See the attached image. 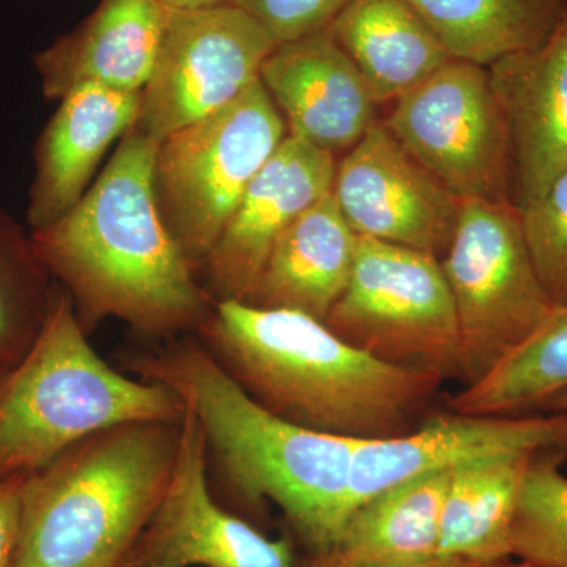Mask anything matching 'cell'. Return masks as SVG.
Segmentation results:
<instances>
[{"instance_id":"cell-1","label":"cell","mask_w":567,"mask_h":567,"mask_svg":"<svg viewBox=\"0 0 567 567\" xmlns=\"http://www.w3.org/2000/svg\"><path fill=\"white\" fill-rule=\"evenodd\" d=\"M158 145L133 126L80 203L31 230L33 251L62 282L82 324L115 317L167 336L199 330L210 316L213 305L159 212Z\"/></svg>"},{"instance_id":"cell-2","label":"cell","mask_w":567,"mask_h":567,"mask_svg":"<svg viewBox=\"0 0 567 567\" xmlns=\"http://www.w3.org/2000/svg\"><path fill=\"white\" fill-rule=\"evenodd\" d=\"M199 331L212 357L254 401L320 434H406L443 383L379 360L293 309L219 300Z\"/></svg>"},{"instance_id":"cell-3","label":"cell","mask_w":567,"mask_h":567,"mask_svg":"<svg viewBox=\"0 0 567 567\" xmlns=\"http://www.w3.org/2000/svg\"><path fill=\"white\" fill-rule=\"evenodd\" d=\"M136 371L173 388L193 410L207 457L240 498L278 506L312 557L333 547L361 440L320 434L268 412L204 347H167L137 358Z\"/></svg>"},{"instance_id":"cell-4","label":"cell","mask_w":567,"mask_h":567,"mask_svg":"<svg viewBox=\"0 0 567 567\" xmlns=\"http://www.w3.org/2000/svg\"><path fill=\"white\" fill-rule=\"evenodd\" d=\"M182 420L115 425L24 476L13 567H122L173 476Z\"/></svg>"},{"instance_id":"cell-5","label":"cell","mask_w":567,"mask_h":567,"mask_svg":"<svg viewBox=\"0 0 567 567\" xmlns=\"http://www.w3.org/2000/svg\"><path fill=\"white\" fill-rule=\"evenodd\" d=\"M183 415L173 388L128 379L92 349L73 300L55 287L39 338L0 375V477L31 475L115 425Z\"/></svg>"},{"instance_id":"cell-6","label":"cell","mask_w":567,"mask_h":567,"mask_svg":"<svg viewBox=\"0 0 567 567\" xmlns=\"http://www.w3.org/2000/svg\"><path fill=\"white\" fill-rule=\"evenodd\" d=\"M286 136L281 112L257 81L223 110L159 142L156 200L194 270L210 256L246 189Z\"/></svg>"},{"instance_id":"cell-7","label":"cell","mask_w":567,"mask_h":567,"mask_svg":"<svg viewBox=\"0 0 567 567\" xmlns=\"http://www.w3.org/2000/svg\"><path fill=\"white\" fill-rule=\"evenodd\" d=\"M456 308L462 382L483 379L550 315L554 305L529 256L511 200H462L440 259Z\"/></svg>"},{"instance_id":"cell-8","label":"cell","mask_w":567,"mask_h":567,"mask_svg":"<svg viewBox=\"0 0 567 567\" xmlns=\"http://www.w3.org/2000/svg\"><path fill=\"white\" fill-rule=\"evenodd\" d=\"M324 323L386 363L462 379L456 308L432 254L358 237L349 284Z\"/></svg>"},{"instance_id":"cell-9","label":"cell","mask_w":567,"mask_h":567,"mask_svg":"<svg viewBox=\"0 0 567 567\" xmlns=\"http://www.w3.org/2000/svg\"><path fill=\"white\" fill-rule=\"evenodd\" d=\"M383 123L457 199L513 203L509 126L486 66L451 59L394 100Z\"/></svg>"},{"instance_id":"cell-10","label":"cell","mask_w":567,"mask_h":567,"mask_svg":"<svg viewBox=\"0 0 567 567\" xmlns=\"http://www.w3.org/2000/svg\"><path fill=\"white\" fill-rule=\"evenodd\" d=\"M275 48L262 25L234 3L169 10L134 126L162 142L223 110L260 81Z\"/></svg>"},{"instance_id":"cell-11","label":"cell","mask_w":567,"mask_h":567,"mask_svg":"<svg viewBox=\"0 0 567 567\" xmlns=\"http://www.w3.org/2000/svg\"><path fill=\"white\" fill-rule=\"evenodd\" d=\"M122 567H293L287 539H270L215 502L207 446L188 405L169 486Z\"/></svg>"},{"instance_id":"cell-12","label":"cell","mask_w":567,"mask_h":567,"mask_svg":"<svg viewBox=\"0 0 567 567\" xmlns=\"http://www.w3.org/2000/svg\"><path fill=\"white\" fill-rule=\"evenodd\" d=\"M331 193L358 237L439 259L453 240L462 205L383 122H377L336 164Z\"/></svg>"},{"instance_id":"cell-13","label":"cell","mask_w":567,"mask_h":567,"mask_svg":"<svg viewBox=\"0 0 567 567\" xmlns=\"http://www.w3.org/2000/svg\"><path fill=\"white\" fill-rule=\"evenodd\" d=\"M546 451H567V412L472 415L451 410L406 434L361 440L350 465L346 522L369 499L413 477L451 472L481 458Z\"/></svg>"},{"instance_id":"cell-14","label":"cell","mask_w":567,"mask_h":567,"mask_svg":"<svg viewBox=\"0 0 567 567\" xmlns=\"http://www.w3.org/2000/svg\"><path fill=\"white\" fill-rule=\"evenodd\" d=\"M336 164L333 153L287 134L205 260L219 300H248L276 240L333 189Z\"/></svg>"},{"instance_id":"cell-15","label":"cell","mask_w":567,"mask_h":567,"mask_svg":"<svg viewBox=\"0 0 567 567\" xmlns=\"http://www.w3.org/2000/svg\"><path fill=\"white\" fill-rule=\"evenodd\" d=\"M260 82L287 134L334 156L349 152L379 122L371 85L330 29L276 44Z\"/></svg>"},{"instance_id":"cell-16","label":"cell","mask_w":567,"mask_h":567,"mask_svg":"<svg viewBox=\"0 0 567 567\" xmlns=\"http://www.w3.org/2000/svg\"><path fill=\"white\" fill-rule=\"evenodd\" d=\"M513 151V203H535L567 167V11L536 50L488 66Z\"/></svg>"},{"instance_id":"cell-17","label":"cell","mask_w":567,"mask_h":567,"mask_svg":"<svg viewBox=\"0 0 567 567\" xmlns=\"http://www.w3.org/2000/svg\"><path fill=\"white\" fill-rule=\"evenodd\" d=\"M142 92L81 84L61 99L37 141L35 177L29 193L31 230L58 221L84 197L112 142L140 117Z\"/></svg>"},{"instance_id":"cell-18","label":"cell","mask_w":567,"mask_h":567,"mask_svg":"<svg viewBox=\"0 0 567 567\" xmlns=\"http://www.w3.org/2000/svg\"><path fill=\"white\" fill-rule=\"evenodd\" d=\"M169 10L156 0H102L87 20L35 55L44 96L81 84L142 92L151 81Z\"/></svg>"},{"instance_id":"cell-19","label":"cell","mask_w":567,"mask_h":567,"mask_svg":"<svg viewBox=\"0 0 567 567\" xmlns=\"http://www.w3.org/2000/svg\"><path fill=\"white\" fill-rule=\"evenodd\" d=\"M357 246L358 235L333 193L327 194L276 240L244 303L293 309L324 322L349 284Z\"/></svg>"},{"instance_id":"cell-20","label":"cell","mask_w":567,"mask_h":567,"mask_svg":"<svg viewBox=\"0 0 567 567\" xmlns=\"http://www.w3.org/2000/svg\"><path fill=\"white\" fill-rule=\"evenodd\" d=\"M328 29L379 103L394 102L453 59L409 0H349Z\"/></svg>"},{"instance_id":"cell-21","label":"cell","mask_w":567,"mask_h":567,"mask_svg":"<svg viewBox=\"0 0 567 567\" xmlns=\"http://www.w3.org/2000/svg\"><path fill=\"white\" fill-rule=\"evenodd\" d=\"M536 456L481 458L451 472L440 518V557L483 566L513 557L511 532L518 496Z\"/></svg>"},{"instance_id":"cell-22","label":"cell","mask_w":567,"mask_h":567,"mask_svg":"<svg viewBox=\"0 0 567 567\" xmlns=\"http://www.w3.org/2000/svg\"><path fill=\"white\" fill-rule=\"evenodd\" d=\"M451 472L413 477L369 499L347 518L333 547L317 557L347 565H401L439 557Z\"/></svg>"},{"instance_id":"cell-23","label":"cell","mask_w":567,"mask_h":567,"mask_svg":"<svg viewBox=\"0 0 567 567\" xmlns=\"http://www.w3.org/2000/svg\"><path fill=\"white\" fill-rule=\"evenodd\" d=\"M447 54L488 66L536 50L567 11V0H409Z\"/></svg>"},{"instance_id":"cell-24","label":"cell","mask_w":567,"mask_h":567,"mask_svg":"<svg viewBox=\"0 0 567 567\" xmlns=\"http://www.w3.org/2000/svg\"><path fill=\"white\" fill-rule=\"evenodd\" d=\"M567 391V305L550 315L483 379L450 399L453 412L525 415Z\"/></svg>"},{"instance_id":"cell-25","label":"cell","mask_w":567,"mask_h":567,"mask_svg":"<svg viewBox=\"0 0 567 567\" xmlns=\"http://www.w3.org/2000/svg\"><path fill=\"white\" fill-rule=\"evenodd\" d=\"M54 289L33 251L31 233L0 208V375L39 338Z\"/></svg>"},{"instance_id":"cell-26","label":"cell","mask_w":567,"mask_h":567,"mask_svg":"<svg viewBox=\"0 0 567 567\" xmlns=\"http://www.w3.org/2000/svg\"><path fill=\"white\" fill-rule=\"evenodd\" d=\"M567 451L537 454L518 496L511 551L536 567H567Z\"/></svg>"},{"instance_id":"cell-27","label":"cell","mask_w":567,"mask_h":567,"mask_svg":"<svg viewBox=\"0 0 567 567\" xmlns=\"http://www.w3.org/2000/svg\"><path fill=\"white\" fill-rule=\"evenodd\" d=\"M529 256L554 306L567 305V167L546 192L522 208Z\"/></svg>"},{"instance_id":"cell-28","label":"cell","mask_w":567,"mask_h":567,"mask_svg":"<svg viewBox=\"0 0 567 567\" xmlns=\"http://www.w3.org/2000/svg\"><path fill=\"white\" fill-rule=\"evenodd\" d=\"M349 0H234L276 44L328 29Z\"/></svg>"},{"instance_id":"cell-29","label":"cell","mask_w":567,"mask_h":567,"mask_svg":"<svg viewBox=\"0 0 567 567\" xmlns=\"http://www.w3.org/2000/svg\"><path fill=\"white\" fill-rule=\"evenodd\" d=\"M24 476L0 477V567H13L21 529Z\"/></svg>"},{"instance_id":"cell-30","label":"cell","mask_w":567,"mask_h":567,"mask_svg":"<svg viewBox=\"0 0 567 567\" xmlns=\"http://www.w3.org/2000/svg\"><path fill=\"white\" fill-rule=\"evenodd\" d=\"M495 566V565H492ZM475 565V563L464 561V559L434 557L417 563H401V565H347V563L333 561L327 557H311L308 563L301 567H492Z\"/></svg>"},{"instance_id":"cell-31","label":"cell","mask_w":567,"mask_h":567,"mask_svg":"<svg viewBox=\"0 0 567 567\" xmlns=\"http://www.w3.org/2000/svg\"><path fill=\"white\" fill-rule=\"evenodd\" d=\"M167 10H199L212 9V7L227 6L234 0H156Z\"/></svg>"},{"instance_id":"cell-32","label":"cell","mask_w":567,"mask_h":567,"mask_svg":"<svg viewBox=\"0 0 567 567\" xmlns=\"http://www.w3.org/2000/svg\"><path fill=\"white\" fill-rule=\"evenodd\" d=\"M540 412H567V391L550 399Z\"/></svg>"},{"instance_id":"cell-33","label":"cell","mask_w":567,"mask_h":567,"mask_svg":"<svg viewBox=\"0 0 567 567\" xmlns=\"http://www.w3.org/2000/svg\"><path fill=\"white\" fill-rule=\"evenodd\" d=\"M492 567H536V566L528 565V563H524V561L513 563V561H511V559H506V561L498 563V565H495Z\"/></svg>"}]
</instances>
